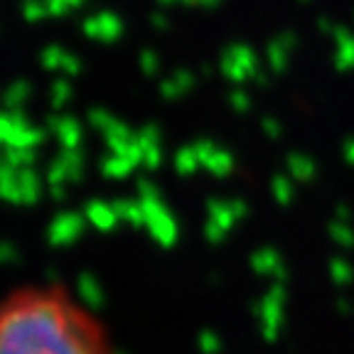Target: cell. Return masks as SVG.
I'll return each mask as SVG.
<instances>
[{
  "label": "cell",
  "instance_id": "1",
  "mask_svg": "<svg viewBox=\"0 0 354 354\" xmlns=\"http://www.w3.org/2000/svg\"><path fill=\"white\" fill-rule=\"evenodd\" d=\"M84 227V219L79 214H59L50 227V241L55 246H64L79 239Z\"/></svg>",
  "mask_w": 354,
  "mask_h": 354
},
{
  "label": "cell",
  "instance_id": "2",
  "mask_svg": "<svg viewBox=\"0 0 354 354\" xmlns=\"http://www.w3.org/2000/svg\"><path fill=\"white\" fill-rule=\"evenodd\" d=\"M86 219L99 229H111L116 224L118 212H116V207H109V205H104V202H88Z\"/></svg>",
  "mask_w": 354,
  "mask_h": 354
},
{
  "label": "cell",
  "instance_id": "3",
  "mask_svg": "<svg viewBox=\"0 0 354 354\" xmlns=\"http://www.w3.org/2000/svg\"><path fill=\"white\" fill-rule=\"evenodd\" d=\"M79 293L84 295V300H86L88 305H94V308H99V305L104 303V295H101L99 281H96L94 276H88V273L79 278Z\"/></svg>",
  "mask_w": 354,
  "mask_h": 354
},
{
  "label": "cell",
  "instance_id": "4",
  "mask_svg": "<svg viewBox=\"0 0 354 354\" xmlns=\"http://www.w3.org/2000/svg\"><path fill=\"white\" fill-rule=\"evenodd\" d=\"M20 261V251L8 241H0V263H15Z\"/></svg>",
  "mask_w": 354,
  "mask_h": 354
},
{
  "label": "cell",
  "instance_id": "5",
  "mask_svg": "<svg viewBox=\"0 0 354 354\" xmlns=\"http://www.w3.org/2000/svg\"><path fill=\"white\" fill-rule=\"evenodd\" d=\"M8 131H10V121L0 118V143H6L8 140Z\"/></svg>",
  "mask_w": 354,
  "mask_h": 354
}]
</instances>
